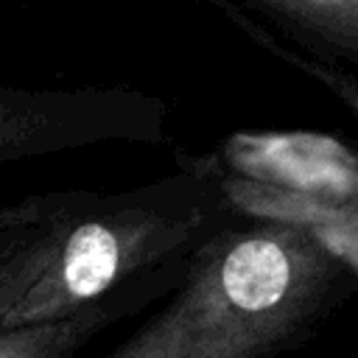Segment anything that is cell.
Listing matches in <instances>:
<instances>
[{"label": "cell", "instance_id": "277c9868", "mask_svg": "<svg viewBox=\"0 0 358 358\" xmlns=\"http://www.w3.org/2000/svg\"><path fill=\"white\" fill-rule=\"evenodd\" d=\"M255 34L282 36L358 81V0H215ZM338 73V76H341Z\"/></svg>", "mask_w": 358, "mask_h": 358}, {"label": "cell", "instance_id": "7a4b0ae2", "mask_svg": "<svg viewBox=\"0 0 358 358\" xmlns=\"http://www.w3.org/2000/svg\"><path fill=\"white\" fill-rule=\"evenodd\" d=\"M243 215L190 255L173 296L103 358H274L336 302L352 266L313 227Z\"/></svg>", "mask_w": 358, "mask_h": 358}, {"label": "cell", "instance_id": "8992f818", "mask_svg": "<svg viewBox=\"0 0 358 358\" xmlns=\"http://www.w3.org/2000/svg\"><path fill=\"white\" fill-rule=\"evenodd\" d=\"M235 207L257 215L294 218L313 227L352 268H358V190H336L333 196H274L232 187Z\"/></svg>", "mask_w": 358, "mask_h": 358}, {"label": "cell", "instance_id": "3957f363", "mask_svg": "<svg viewBox=\"0 0 358 358\" xmlns=\"http://www.w3.org/2000/svg\"><path fill=\"white\" fill-rule=\"evenodd\" d=\"M168 109L126 87L0 90V159H25L109 140L159 143Z\"/></svg>", "mask_w": 358, "mask_h": 358}, {"label": "cell", "instance_id": "5b68a950", "mask_svg": "<svg viewBox=\"0 0 358 358\" xmlns=\"http://www.w3.org/2000/svg\"><path fill=\"white\" fill-rule=\"evenodd\" d=\"M162 268L165 266L126 282L123 288L112 291L109 296H103L76 313L0 330V358H73L81 350V344L90 341L98 330H103L115 316H120V310H126V305L131 299L145 296V291L151 288V280L159 277Z\"/></svg>", "mask_w": 358, "mask_h": 358}, {"label": "cell", "instance_id": "6da1fadb", "mask_svg": "<svg viewBox=\"0 0 358 358\" xmlns=\"http://www.w3.org/2000/svg\"><path fill=\"white\" fill-rule=\"evenodd\" d=\"M227 171L25 196L0 213V330L76 313L126 282L193 255L232 221Z\"/></svg>", "mask_w": 358, "mask_h": 358}]
</instances>
